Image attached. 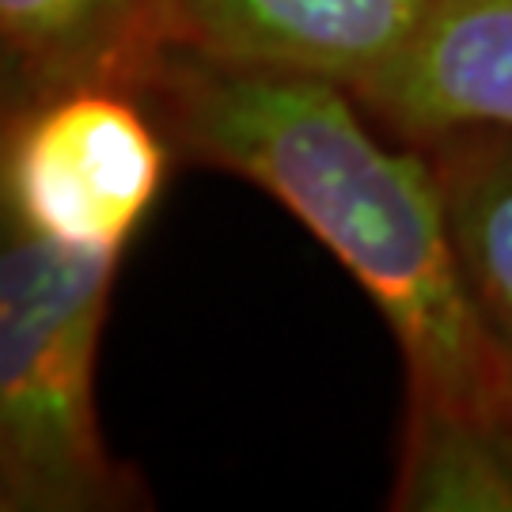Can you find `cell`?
Wrapping results in <instances>:
<instances>
[{
	"label": "cell",
	"instance_id": "8992f818",
	"mask_svg": "<svg viewBox=\"0 0 512 512\" xmlns=\"http://www.w3.org/2000/svg\"><path fill=\"white\" fill-rule=\"evenodd\" d=\"M406 145L448 129H512V0H444L384 76L353 92Z\"/></svg>",
	"mask_w": 512,
	"mask_h": 512
},
{
	"label": "cell",
	"instance_id": "7a4b0ae2",
	"mask_svg": "<svg viewBox=\"0 0 512 512\" xmlns=\"http://www.w3.org/2000/svg\"><path fill=\"white\" fill-rule=\"evenodd\" d=\"M122 255L73 251L4 220L0 247V509L118 512L145 505L110 456L95 361Z\"/></svg>",
	"mask_w": 512,
	"mask_h": 512
},
{
	"label": "cell",
	"instance_id": "277c9868",
	"mask_svg": "<svg viewBox=\"0 0 512 512\" xmlns=\"http://www.w3.org/2000/svg\"><path fill=\"white\" fill-rule=\"evenodd\" d=\"M444 0H171L167 50L361 92Z\"/></svg>",
	"mask_w": 512,
	"mask_h": 512
},
{
	"label": "cell",
	"instance_id": "5b68a950",
	"mask_svg": "<svg viewBox=\"0 0 512 512\" xmlns=\"http://www.w3.org/2000/svg\"><path fill=\"white\" fill-rule=\"evenodd\" d=\"M171 0H0V114L76 88L145 99L167 54Z\"/></svg>",
	"mask_w": 512,
	"mask_h": 512
},
{
	"label": "cell",
	"instance_id": "6da1fadb",
	"mask_svg": "<svg viewBox=\"0 0 512 512\" xmlns=\"http://www.w3.org/2000/svg\"><path fill=\"white\" fill-rule=\"evenodd\" d=\"M145 103L171 148L247 179L338 258L406 365L403 429H471L512 448V357L478 308L433 167L384 141L327 80L167 50Z\"/></svg>",
	"mask_w": 512,
	"mask_h": 512
},
{
	"label": "cell",
	"instance_id": "3957f363",
	"mask_svg": "<svg viewBox=\"0 0 512 512\" xmlns=\"http://www.w3.org/2000/svg\"><path fill=\"white\" fill-rule=\"evenodd\" d=\"M171 141L145 99L76 88L4 118V220L73 251L122 255L156 205Z\"/></svg>",
	"mask_w": 512,
	"mask_h": 512
},
{
	"label": "cell",
	"instance_id": "52a82bcc",
	"mask_svg": "<svg viewBox=\"0 0 512 512\" xmlns=\"http://www.w3.org/2000/svg\"><path fill=\"white\" fill-rule=\"evenodd\" d=\"M471 293L512 357V129H448L425 145Z\"/></svg>",
	"mask_w": 512,
	"mask_h": 512
}]
</instances>
